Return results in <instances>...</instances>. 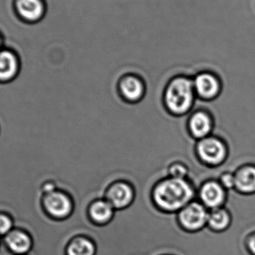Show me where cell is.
<instances>
[{
  "label": "cell",
  "mask_w": 255,
  "mask_h": 255,
  "mask_svg": "<svg viewBox=\"0 0 255 255\" xmlns=\"http://www.w3.org/2000/svg\"><path fill=\"white\" fill-rule=\"evenodd\" d=\"M8 248L18 255L25 254L31 247V241L26 234L19 231L10 232L6 238Z\"/></svg>",
  "instance_id": "cell-12"
},
{
  "label": "cell",
  "mask_w": 255,
  "mask_h": 255,
  "mask_svg": "<svg viewBox=\"0 0 255 255\" xmlns=\"http://www.w3.org/2000/svg\"><path fill=\"white\" fill-rule=\"evenodd\" d=\"M194 196V190L183 178H170L157 184L154 190V202L159 208L175 211L187 205Z\"/></svg>",
  "instance_id": "cell-1"
},
{
  "label": "cell",
  "mask_w": 255,
  "mask_h": 255,
  "mask_svg": "<svg viewBox=\"0 0 255 255\" xmlns=\"http://www.w3.org/2000/svg\"><path fill=\"white\" fill-rule=\"evenodd\" d=\"M18 8L24 17L31 20L38 18L43 11V6L38 0H19Z\"/></svg>",
  "instance_id": "cell-16"
},
{
  "label": "cell",
  "mask_w": 255,
  "mask_h": 255,
  "mask_svg": "<svg viewBox=\"0 0 255 255\" xmlns=\"http://www.w3.org/2000/svg\"><path fill=\"white\" fill-rule=\"evenodd\" d=\"M230 223V215L226 210L217 208L208 215V223L213 230H225L229 227Z\"/></svg>",
  "instance_id": "cell-15"
},
{
  "label": "cell",
  "mask_w": 255,
  "mask_h": 255,
  "mask_svg": "<svg viewBox=\"0 0 255 255\" xmlns=\"http://www.w3.org/2000/svg\"><path fill=\"white\" fill-rule=\"evenodd\" d=\"M169 172L172 178H183L187 174V169L181 163H175L169 167Z\"/></svg>",
  "instance_id": "cell-18"
},
{
  "label": "cell",
  "mask_w": 255,
  "mask_h": 255,
  "mask_svg": "<svg viewBox=\"0 0 255 255\" xmlns=\"http://www.w3.org/2000/svg\"><path fill=\"white\" fill-rule=\"evenodd\" d=\"M90 213L94 221L99 223H106L113 216V206L109 202L98 201L93 204Z\"/></svg>",
  "instance_id": "cell-14"
},
{
  "label": "cell",
  "mask_w": 255,
  "mask_h": 255,
  "mask_svg": "<svg viewBox=\"0 0 255 255\" xmlns=\"http://www.w3.org/2000/svg\"><path fill=\"white\" fill-rule=\"evenodd\" d=\"M121 89L124 97L130 101L139 100L143 94V85L134 76H127L121 82Z\"/></svg>",
  "instance_id": "cell-13"
},
{
  "label": "cell",
  "mask_w": 255,
  "mask_h": 255,
  "mask_svg": "<svg viewBox=\"0 0 255 255\" xmlns=\"http://www.w3.org/2000/svg\"><path fill=\"white\" fill-rule=\"evenodd\" d=\"M194 86L198 94L205 100L217 97L221 88L217 76L210 73L198 75L195 79Z\"/></svg>",
  "instance_id": "cell-7"
},
{
  "label": "cell",
  "mask_w": 255,
  "mask_h": 255,
  "mask_svg": "<svg viewBox=\"0 0 255 255\" xmlns=\"http://www.w3.org/2000/svg\"><path fill=\"white\" fill-rule=\"evenodd\" d=\"M193 100V84L187 78H176L166 88L165 103L172 113L177 115L185 113L191 108Z\"/></svg>",
  "instance_id": "cell-2"
},
{
  "label": "cell",
  "mask_w": 255,
  "mask_h": 255,
  "mask_svg": "<svg viewBox=\"0 0 255 255\" xmlns=\"http://www.w3.org/2000/svg\"><path fill=\"white\" fill-rule=\"evenodd\" d=\"M222 184L225 189L228 190L235 188V175L231 172L223 173L220 177Z\"/></svg>",
  "instance_id": "cell-19"
},
{
  "label": "cell",
  "mask_w": 255,
  "mask_h": 255,
  "mask_svg": "<svg viewBox=\"0 0 255 255\" xmlns=\"http://www.w3.org/2000/svg\"><path fill=\"white\" fill-rule=\"evenodd\" d=\"M67 253L68 255H94L95 247L91 241L79 238L70 244Z\"/></svg>",
  "instance_id": "cell-17"
},
{
  "label": "cell",
  "mask_w": 255,
  "mask_h": 255,
  "mask_svg": "<svg viewBox=\"0 0 255 255\" xmlns=\"http://www.w3.org/2000/svg\"><path fill=\"white\" fill-rule=\"evenodd\" d=\"M17 73V62L14 55L7 51L0 52V82H10Z\"/></svg>",
  "instance_id": "cell-10"
},
{
  "label": "cell",
  "mask_w": 255,
  "mask_h": 255,
  "mask_svg": "<svg viewBox=\"0 0 255 255\" xmlns=\"http://www.w3.org/2000/svg\"><path fill=\"white\" fill-rule=\"evenodd\" d=\"M212 121L205 112H197L190 118V130L196 138L207 136L212 130Z\"/></svg>",
  "instance_id": "cell-11"
},
{
  "label": "cell",
  "mask_w": 255,
  "mask_h": 255,
  "mask_svg": "<svg viewBox=\"0 0 255 255\" xmlns=\"http://www.w3.org/2000/svg\"><path fill=\"white\" fill-rule=\"evenodd\" d=\"M43 203L46 211L51 216L58 219L67 217L73 208L71 200L68 196L60 191L44 195Z\"/></svg>",
  "instance_id": "cell-4"
},
{
  "label": "cell",
  "mask_w": 255,
  "mask_h": 255,
  "mask_svg": "<svg viewBox=\"0 0 255 255\" xmlns=\"http://www.w3.org/2000/svg\"><path fill=\"white\" fill-rule=\"evenodd\" d=\"M107 197L112 206L116 208H124L133 200V192L128 184L120 181L109 189Z\"/></svg>",
  "instance_id": "cell-8"
},
{
  "label": "cell",
  "mask_w": 255,
  "mask_h": 255,
  "mask_svg": "<svg viewBox=\"0 0 255 255\" xmlns=\"http://www.w3.org/2000/svg\"><path fill=\"white\" fill-rule=\"evenodd\" d=\"M200 198L207 207L217 209L226 201V193L221 184L217 181H210L201 188Z\"/></svg>",
  "instance_id": "cell-6"
},
{
  "label": "cell",
  "mask_w": 255,
  "mask_h": 255,
  "mask_svg": "<svg viewBox=\"0 0 255 255\" xmlns=\"http://www.w3.org/2000/svg\"><path fill=\"white\" fill-rule=\"evenodd\" d=\"M198 154L201 160L211 166L222 164L227 157V147L224 142L215 137L202 139L198 144Z\"/></svg>",
  "instance_id": "cell-3"
},
{
  "label": "cell",
  "mask_w": 255,
  "mask_h": 255,
  "mask_svg": "<svg viewBox=\"0 0 255 255\" xmlns=\"http://www.w3.org/2000/svg\"><path fill=\"white\" fill-rule=\"evenodd\" d=\"M208 215L209 214L202 205L194 202L187 205L181 211L180 222L185 229L197 231L208 223Z\"/></svg>",
  "instance_id": "cell-5"
},
{
  "label": "cell",
  "mask_w": 255,
  "mask_h": 255,
  "mask_svg": "<svg viewBox=\"0 0 255 255\" xmlns=\"http://www.w3.org/2000/svg\"><path fill=\"white\" fill-rule=\"evenodd\" d=\"M249 248L253 255H255V235L250 238L249 241Z\"/></svg>",
  "instance_id": "cell-21"
},
{
  "label": "cell",
  "mask_w": 255,
  "mask_h": 255,
  "mask_svg": "<svg viewBox=\"0 0 255 255\" xmlns=\"http://www.w3.org/2000/svg\"><path fill=\"white\" fill-rule=\"evenodd\" d=\"M11 228V220L7 216L0 214V235H4L9 233Z\"/></svg>",
  "instance_id": "cell-20"
},
{
  "label": "cell",
  "mask_w": 255,
  "mask_h": 255,
  "mask_svg": "<svg viewBox=\"0 0 255 255\" xmlns=\"http://www.w3.org/2000/svg\"><path fill=\"white\" fill-rule=\"evenodd\" d=\"M235 189L243 194L255 193V166H243L235 173Z\"/></svg>",
  "instance_id": "cell-9"
}]
</instances>
